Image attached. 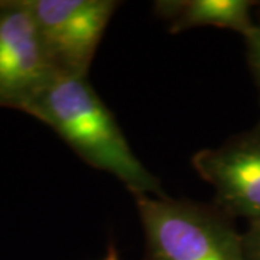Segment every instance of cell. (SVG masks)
Listing matches in <instances>:
<instances>
[{"mask_svg":"<svg viewBox=\"0 0 260 260\" xmlns=\"http://www.w3.org/2000/svg\"><path fill=\"white\" fill-rule=\"evenodd\" d=\"M257 6H259V10H260V3H257Z\"/></svg>","mask_w":260,"mask_h":260,"instance_id":"obj_10","label":"cell"},{"mask_svg":"<svg viewBox=\"0 0 260 260\" xmlns=\"http://www.w3.org/2000/svg\"><path fill=\"white\" fill-rule=\"evenodd\" d=\"M55 77L25 0H0V107L25 113Z\"/></svg>","mask_w":260,"mask_h":260,"instance_id":"obj_4","label":"cell"},{"mask_svg":"<svg viewBox=\"0 0 260 260\" xmlns=\"http://www.w3.org/2000/svg\"><path fill=\"white\" fill-rule=\"evenodd\" d=\"M25 113L49 126L90 167L116 177L133 197H165L130 149L117 120L87 78L58 75Z\"/></svg>","mask_w":260,"mask_h":260,"instance_id":"obj_1","label":"cell"},{"mask_svg":"<svg viewBox=\"0 0 260 260\" xmlns=\"http://www.w3.org/2000/svg\"><path fill=\"white\" fill-rule=\"evenodd\" d=\"M145 233V260H246L242 233L215 205L135 197Z\"/></svg>","mask_w":260,"mask_h":260,"instance_id":"obj_2","label":"cell"},{"mask_svg":"<svg viewBox=\"0 0 260 260\" xmlns=\"http://www.w3.org/2000/svg\"><path fill=\"white\" fill-rule=\"evenodd\" d=\"M243 250L246 260H260V220L250 221L242 233Z\"/></svg>","mask_w":260,"mask_h":260,"instance_id":"obj_8","label":"cell"},{"mask_svg":"<svg viewBox=\"0 0 260 260\" xmlns=\"http://www.w3.org/2000/svg\"><path fill=\"white\" fill-rule=\"evenodd\" d=\"M192 165L213 186L215 203L230 218L260 220V121L217 148L197 152Z\"/></svg>","mask_w":260,"mask_h":260,"instance_id":"obj_5","label":"cell"},{"mask_svg":"<svg viewBox=\"0 0 260 260\" xmlns=\"http://www.w3.org/2000/svg\"><path fill=\"white\" fill-rule=\"evenodd\" d=\"M244 41H246L249 67L260 95V23L254 26L250 34L244 38Z\"/></svg>","mask_w":260,"mask_h":260,"instance_id":"obj_7","label":"cell"},{"mask_svg":"<svg viewBox=\"0 0 260 260\" xmlns=\"http://www.w3.org/2000/svg\"><path fill=\"white\" fill-rule=\"evenodd\" d=\"M102 260H120V257H119V251H117V249H116L114 246H110L107 254H106Z\"/></svg>","mask_w":260,"mask_h":260,"instance_id":"obj_9","label":"cell"},{"mask_svg":"<svg viewBox=\"0 0 260 260\" xmlns=\"http://www.w3.org/2000/svg\"><path fill=\"white\" fill-rule=\"evenodd\" d=\"M254 6L257 2L250 0H159L153 3V10L174 34L215 26L239 32L246 38L256 26L251 19Z\"/></svg>","mask_w":260,"mask_h":260,"instance_id":"obj_6","label":"cell"},{"mask_svg":"<svg viewBox=\"0 0 260 260\" xmlns=\"http://www.w3.org/2000/svg\"><path fill=\"white\" fill-rule=\"evenodd\" d=\"M58 75L87 78L120 2L25 0Z\"/></svg>","mask_w":260,"mask_h":260,"instance_id":"obj_3","label":"cell"}]
</instances>
